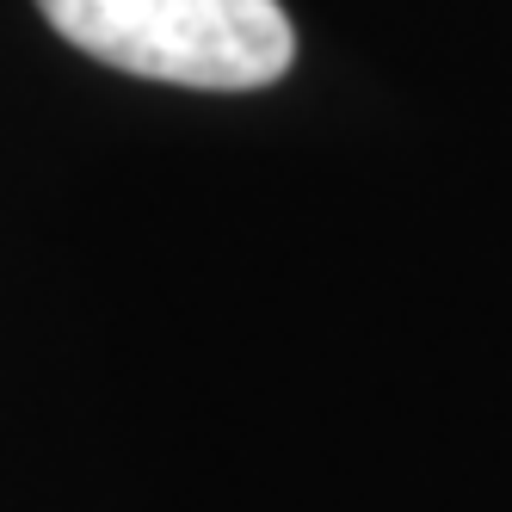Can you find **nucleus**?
Returning <instances> with one entry per match:
<instances>
[{"instance_id": "1", "label": "nucleus", "mask_w": 512, "mask_h": 512, "mask_svg": "<svg viewBox=\"0 0 512 512\" xmlns=\"http://www.w3.org/2000/svg\"><path fill=\"white\" fill-rule=\"evenodd\" d=\"M38 13L75 50L167 87L247 93L297 56L278 0H38Z\"/></svg>"}]
</instances>
